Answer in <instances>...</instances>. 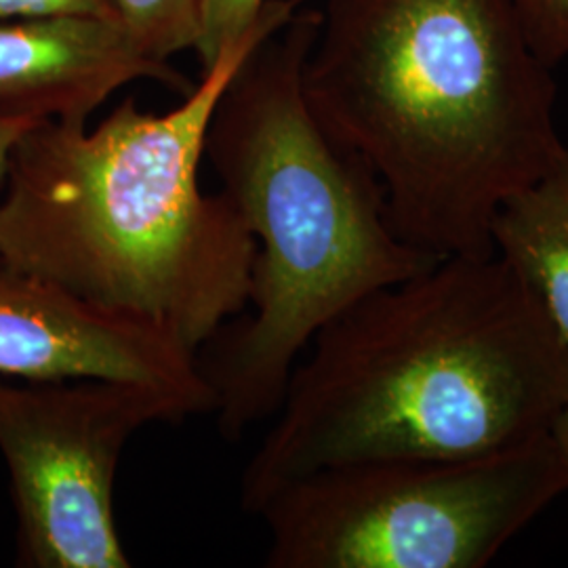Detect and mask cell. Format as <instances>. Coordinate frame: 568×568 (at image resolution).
<instances>
[{
  "label": "cell",
  "mask_w": 568,
  "mask_h": 568,
  "mask_svg": "<svg viewBox=\"0 0 568 568\" xmlns=\"http://www.w3.org/2000/svg\"><path fill=\"white\" fill-rule=\"evenodd\" d=\"M159 82L180 95L192 82L152 60L121 21L93 16L0 20V119L89 122L133 82Z\"/></svg>",
  "instance_id": "8"
},
{
  "label": "cell",
  "mask_w": 568,
  "mask_h": 568,
  "mask_svg": "<svg viewBox=\"0 0 568 568\" xmlns=\"http://www.w3.org/2000/svg\"><path fill=\"white\" fill-rule=\"evenodd\" d=\"M187 419L171 398L105 382L0 375V455L18 518V565L129 568L114 488L122 453L143 427Z\"/></svg>",
  "instance_id": "6"
},
{
  "label": "cell",
  "mask_w": 568,
  "mask_h": 568,
  "mask_svg": "<svg viewBox=\"0 0 568 568\" xmlns=\"http://www.w3.org/2000/svg\"><path fill=\"white\" fill-rule=\"evenodd\" d=\"M126 34L152 60L194 51L201 32V0H112Z\"/></svg>",
  "instance_id": "10"
},
{
  "label": "cell",
  "mask_w": 568,
  "mask_h": 568,
  "mask_svg": "<svg viewBox=\"0 0 568 568\" xmlns=\"http://www.w3.org/2000/svg\"><path fill=\"white\" fill-rule=\"evenodd\" d=\"M34 126L32 122L23 121H4L0 119V183L4 178V171H7V163H9V156L16 148V143L20 142L21 135Z\"/></svg>",
  "instance_id": "14"
},
{
  "label": "cell",
  "mask_w": 568,
  "mask_h": 568,
  "mask_svg": "<svg viewBox=\"0 0 568 568\" xmlns=\"http://www.w3.org/2000/svg\"><path fill=\"white\" fill-rule=\"evenodd\" d=\"M300 4L267 0L166 112L126 98L95 126H30L2 178L0 267L133 314L194 352L234 323L248 305L257 243L234 204L201 183L206 129L234 72Z\"/></svg>",
  "instance_id": "3"
},
{
  "label": "cell",
  "mask_w": 568,
  "mask_h": 568,
  "mask_svg": "<svg viewBox=\"0 0 568 568\" xmlns=\"http://www.w3.org/2000/svg\"><path fill=\"white\" fill-rule=\"evenodd\" d=\"M549 436L554 438L558 453L562 457V464L567 467L568 474V398L565 405L560 406V410L556 413L551 426H549Z\"/></svg>",
  "instance_id": "15"
},
{
  "label": "cell",
  "mask_w": 568,
  "mask_h": 568,
  "mask_svg": "<svg viewBox=\"0 0 568 568\" xmlns=\"http://www.w3.org/2000/svg\"><path fill=\"white\" fill-rule=\"evenodd\" d=\"M267 0H201V32L194 53L201 74L264 16Z\"/></svg>",
  "instance_id": "11"
},
{
  "label": "cell",
  "mask_w": 568,
  "mask_h": 568,
  "mask_svg": "<svg viewBox=\"0 0 568 568\" xmlns=\"http://www.w3.org/2000/svg\"><path fill=\"white\" fill-rule=\"evenodd\" d=\"M568 493L549 432L471 457L323 467L265 504L267 568H485Z\"/></svg>",
  "instance_id": "5"
},
{
  "label": "cell",
  "mask_w": 568,
  "mask_h": 568,
  "mask_svg": "<svg viewBox=\"0 0 568 568\" xmlns=\"http://www.w3.org/2000/svg\"><path fill=\"white\" fill-rule=\"evenodd\" d=\"M304 68L328 135L371 169L387 222L436 260L493 255L504 203L565 150L558 87L509 0H326Z\"/></svg>",
  "instance_id": "2"
},
{
  "label": "cell",
  "mask_w": 568,
  "mask_h": 568,
  "mask_svg": "<svg viewBox=\"0 0 568 568\" xmlns=\"http://www.w3.org/2000/svg\"><path fill=\"white\" fill-rule=\"evenodd\" d=\"M318 16L297 9L243 61L206 129L204 161L257 243L246 316L199 352L225 440L272 419L323 326L438 262L394 234L377 178L310 108Z\"/></svg>",
  "instance_id": "4"
},
{
  "label": "cell",
  "mask_w": 568,
  "mask_h": 568,
  "mask_svg": "<svg viewBox=\"0 0 568 568\" xmlns=\"http://www.w3.org/2000/svg\"><path fill=\"white\" fill-rule=\"evenodd\" d=\"M537 58L551 70L568 58V0H509Z\"/></svg>",
  "instance_id": "12"
},
{
  "label": "cell",
  "mask_w": 568,
  "mask_h": 568,
  "mask_svg": "<svg viewBox=\"0 0 568 568\" xmlns=\"http://www.w3.org/2000/svg\"><path fill=\"white\" fill-rule=\"evenodd\" d=\"M51 16H93L116 20L112 0H0V20Z\"/></svg>",
  "instance_id": "13"
},
{
  "label": "cell",
  "mask_w": 568,
  "mask_h": 568,
  "mask_svg": "<svg viewBox=\"0 0 568 568\" xmlns=\"http://www.w3.org/2000/svg\"><path fill=\"white\" fill-rule=\"evenodd\" d=\"M568 344L501 257L457 255L387 284L323 326L241 474L244 514L310 471L471 457L549 432Z\"/></svg>",
  "instance_id": "1"
},
{
  "label": "cell",
  "mask_w": 568,
  "mask_h": 568,
  "mask_svg": "<svg viewBox=\"0 0 568 568\" xmlns=\"http://www.w3.org/2000/svg\"><path fill=\"white\" fill-rule=\"evenodd\" d=\"M0 375L26 382L105 379L213 415L199 352L169 331L41 278L0 267Z\"/></svg>",
  "instance_id": "7"
},
{
  "label": "cell",
  "mask_w": 568,
  "mask_h": 568,
  "mask_svg": "<svg viewBox=\"0 0 568 568\" xmlns=\"http://www.w3.org/2000/svg\"><path fill=\"white\" fill-rule=\"evenodd\" d=\"M490 239L568 344V140L558 163L499 209Z\"/></svg>",
  "instance_id": "9"
}]
</instances>
